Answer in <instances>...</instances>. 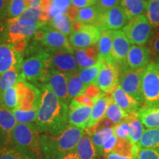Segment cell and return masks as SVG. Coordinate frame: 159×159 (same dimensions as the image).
Wrapping results in <instances>:
<instances>
[{"label": "cell", "mask_w": 159, "mask_h": 159, "mask_svg": "<svg viewBox=\"0 0 159 159\" xmlns=\"http://www.w3.org/2000/svg\"><path fill=\"white\" fill-rule=\"evenodd\" d=\"M69 107L57 97L50 87L41 85V100L35 126L39 133L61 134L68 126Z\"/></svg>", "instance_id": "obj_1"}, {"label": "cell", "mask_w": 159, "mask_h": 159, "mask_svg": "<svg viewBox=\"0 0 159 159\" xmlns=\"http://www.w3.org/2000/svg\"><path fill=\"white\" fill-rule=\"evenodd\" d=\"M84 130L68 125L61 134H43L40 136V145L44 159H63L76 150Z\"/></svg>", "instance_id": "obj_2"}, {"label": "cell", "mask_w": 159, "mask_h": 159, "mask_svg": "<svg viewBox=\"0 0 159 159\" xmlns=\"http://www.w3.org/2000/svg\"><path fill=\"white\" fill-rule=\"evenodd\" d=\"M11 147L30 159H44L40 145V135L33 124L17 123L12 133Z\"/></svg>", "instance_id": "obj_3"}, {"label": "cell", "mask_w": 159, "mask_h": 159, "mask_svg": "<svg viewBox=\"0 0 159 159\" xmlns=\"http://www.w3.org/2000/svg\"><path fill=\"white\" fill-rule=\"evenodd\" d=\"M51 55L50 52L44 48L24 60L21 67V75L23 81L27 80L34 84H39L48 71L47 61Z\"/></svg>", "instance_id": "obj_4"}, {"label": "cell", "mask_w": 159, "mask_h": 159, "mask_svg": "<svg viewBox=\"0 0 159 159\" xmlns=\"http://www.w3.org/2000/svg\"><path fill=\"white\" fill-rule=\"evenodd\" d=\"M33 39L35 41L50 52L66 51L75 54V49L71 45L66 35L49 25H45L40 27L35 33Z\"/></svg>", "instance_id": "obj_5"}, {"label": "cell", "mask_w": 159, "mask_h": 159, "mask_svg": "<svg viewBox=\"0 0 159 159\" xmlns=\"http://www.w3.org/2000/svg\"><path fill=\"white\" fill-rule=\"evenodd\" d=\"M122 31L130 43L144 46L152 36L153 27L146 16L142 15L129 21Z\"/></svg>", "instance_id": "obj_6"}, {"label": "cell", "mask_w": 159, "mask_h": 159, "mask_svg": "<svg viewBox=\"0 0 159 159\" xmlns=\"http://www.w3.org/2000/svg\"><path fill=\"white\" fill-rule=\"evenodd\" d=\"M142 94L144 105H159V69L156 62H150L142 77Z\"/></svg>", "instance_id": "obj_7"}, {"label": "cell", "mask_w": 159, "mask_h": 159, "mask_svg": "<svg viewBox=\"0 0 159 159\" xmlns=\"http://www.w3.org/2000/svg\"><path fill=\"white\" fill-rule=\"evenodd\" d=\"M144 69H134L127 66L120 67L119 85L125 92L139 102H144L142 94V77Z\"/></svg>", "instance_id": "obj_8"}, {"label": "cell", "mask_w": 159, "mask_h": 159, "mask_svg": "<svg viewBox=\"0 0 159 159\" xmlns=\"http://www.w3.org/2000/svg\"><path fill=\"white\" fill-rule=\"evenodd\" d=\"M40 27L41 26L39 25H21L18 17L8 19L6 21L0 35V42L2 43L3 41V43H13L22 40H27L35 35Z\"/></svg>", "instance_id": "obj_9"}, {"label": "cell", "mask_w": 159, "mask_h": 159, "mask_svg": "<svg viewBox=\"0 0 159 159\" xmlns=\"http://www.w3.org/2000/svg\"><path fill=\"white\" fill-rule=\"evenodd\" d=\"M120 67L114 62L104 61L99 71L95 84L105 94H112L119 85Z\"/></svg>", "instance_id": "obj_10"}, {"label": "cell", "mask_w": 159, "mask_h": 159, "mask_svg": "<svg viewBox=\"0 0 159 159\" xmlns=\"http://www.w3.org/2000/svg\"><path fill=\"white\" fill-rule=\"evenodd\" d=\"M128 19L121 6L103 11L99 15L95 26L101 31L119 30L128 24Z\"/></svg>", "instance_id": "obj_11"}, {"label": "cell", "mask_w": 159, "mask_h": 159, "mask_svg": "<svg viewBox=\"0 0 159 159\" xmlns=\"http://www.w3.org/2000/svg\"><path fill=\"white\" fill-rule=\"evenodd\" d=\"M68 74L49 70L43 78L41 84L48 85L61 101L69 105L71 98L68 93Z\"/></svg>", "instance_id": "obj_12"}, {"label": "cell", "mask_w": 159, "mask_h": 159, "mask_svg": "<svg viewBox=\"0 0 159 159\" xmlns=\"http://www.w3.org/2000/svg\"><path fill=\"white\" fill-rule=\"evenodd\" d=\"M47 65L49 70L59 71L68 75L78 70L74 53L69 52L57 51L51 52Z\"/></svg>", "instance_id": "obj_13"}, {"label": "cell", "mask_w": 159, "mask_h": 159, "mask_svg": "<svg viewBox=\"0 0 159 159\" xmlns=\"http://www.w3.org/2000/svg\"><path fill=\"white\" fill-rule=\"evenodd\" d=\"M101 35V30L95 25H84L80 30L71 33L69 41L73 48L84 49L98 43Z\"/></svg>", "instance_id": "obj_14"}, {"label": "cell", "mask_w": 159, "mask_h": 159, "mask_svg": "<svg viewBox=\"0 0 159 159\" xmlns=\"http://www.w3.org/2000/svg\"><path fill=\"white\" fill-rule=\"evenodd\" d=\"M16 84L20 95L19 104L17 108L22 111L39 108L41 100V91L39 89L26 81H19Z\"/></svg>", "instance_id": "obj_15"}, {"label": "cell", "mask_w": 159, "mask_h": 159, "mask_svg": "<svg viewBox=\"0 0 159 159\" xmlns=\"http://www.w3.org/2000/svg\"><path fill=\"white\" fill-rule=\"evenodd\" d=\"M113 47L111 59L119 67L126 66L127 57L130 49V43L122 30H111Z\"/></svg>", "instance_id": "obj_16"}, {"label": "cell", "mask_w": 159, "mask_h": 159, "mask_svg": "<svg viewBox=\"0 0 159 159\" xmlns=\"http://www.w3.org/2000/svg\"><path fill=\"white\" fill-rule=\"evenodd\" d=\"M93 107L80 104L72 99L69 106L68 122L71 126L85 130L91 118Z\"/></svg>", "instance_id": "obj_17"}, {"label": "cell", "mask_w": 159, "mask_h": 159, "mask_svg": "<svg viewBox=\"0 0 159 159\" xmlns=\"http://www.w3.org/2000/svg\"><path fill=\"white\" fill-rule=\"evenodd\" d=\"M17 123L12 111L0 107V148L11 147L12 133Z\"/></svg>", "instance_id": "obj_18"}, {"label": "cell", "mask_w": 159, "mask_h": 159, "mask_svg": "<svg viewBox=\"0 0 159 159\" xmlns=\"http://www.w3.org/2000/svg\"><path fill=\"white\" fill-rule=\"evenodd\" d=\"M151 57L152 53L149 47L133 45L127 57L126 66L134 69H145L150 63Z\"/></svg>", "instance_id": "obj_19"}, {"label": "cell", "mask_w": 159, "mask_h": 159, "mask_svg": "<svg viewBox=\"0 0 159 159\" xmlns=\"http://www.w3.org/2000/svg\"><path fill=\"white\" fill-rule=\"evenodd\" d=\"M23 54L16 52L11 43H0V75L14 66L21 67Z\"/></svg>", "instance_id": "obj_20"}, {"label": "cell", "mask_w": 159, "mask_h": 159, "mask_svg": "<svg viewBox=\"0 0 159 159\" xmlns=\"http://www.w3.org/2000/svg\"><path fill=\"white\" fill-rule=\"evenodd\" d=\"M111 97L116 104L128 114H137L141 108L142 103L125 92L119 85L113 91Z\"/></svg>", "instance_id": "obj_21"}, {"label": "cell", "mask_w": 159, "mask_h": 159, "mask_svg": "<svg viewBox=\"0 0 159 159\" xmlns=\"http://www.w3.org/2000/svg\"><path fill=\"white\" fill-rule=\"evenodd\" d=\"M75 57L78 69H83L96 64L99 60L97 46H91L84 49H75Z\"/></svg>", "instance_id": "obj_22"}, {"label": "cell", "mask_w": 159, "mask_h": 159, "mask_svg": "<svg viewBox=\"0 0 159 159\" xmlns=\"http://www.w3.org/2000/svg\"><path fill=\"white\" fill-rule=\"evenodd\" d=\"M111 100H112V97L105 93H102L98 98L95 99L91 118L89 119L86 128L97 125L105 118L108 107Z\"/></svg>", "instance_id": "obj_23"}, {"label": "cell", "mask_w": 159, "mask_h": 159, "mask_svg": "<svg viewBox=\"0 0 159 159\" xmlns=\"http://www.w3.org/2000/svg\"><path fill=\"white\" fill-rule=\"evenodd\" d=\"M137 116L145 128H159V105H143L139 110Z\"/></svg>", "instance_id": "obj_24"}, {"label": "cell", "mask_w": 159, "mask_h": 159, "mask_svg": "<svg viewBox=\"0 0 159 159\" xmlns=\"http://www.w3.org/2000/svg\"><path fill=\"white\" fill-rule=\"evenodd\" d=\"M120 4L128 21H130L146 13L148 2L145 0H121Z\"/></svg>", "instance_id": "obj_25"}, {"label": "cell", "mask_w": 159, "mask_h": 159, "mask_svg": "<svg viewBox=\"0 0 159 159\" xmlns=\"http://www.w3.org/2000/svg\"><path fill=\"white\" fill-rule=\"evenodd\" d=\"M76 152L79 159H97L98 152L91 137L84 131V134L80 139L77 145Z\"/></svg>", "instance_id": "obj_26"}, {"label": "cell", "mask_w": 159, "mask_h": 159, "mask_svg": "<svg viewBox=\"0 0 159 159\" xmlns=\"http://www.w3.org/2000/svg\"><path fill=\"white\" fill-rule=\"evenodd\" d=\"M113 47V37L111 30L101 31L97 49L99 52V59L106 62H113L111 59Z\"/></svg>", "instance_id": "obj_27"}, {"label": "cell", "mask_w": 159, "mask_h": 159, "mask_svg": "<svg viewBox=\"0 0 159 159\" xmlns=\"http://www.w3.org/2000/svg\"><path fill=\"white\" fill-rule=\"evenodd\" d=\"M21 80V67L19 66H14L0 75V96Z\"/></svg>", "instance_id": "obj_28"}, {"label": "cell", "mask_w": 159, "mask_h": 159, "mask_svg": "<svg viewBox=\"0 0 159 159\" xmlns=\"http://www.w3.org/2000/svg\"><path fill=\"white\" fill-rule=\"evenodd\" d=\"M19 91L17 84L8 89L0 96V107L8 109L11 111L19 107Z\"/></svg>", "instance_id": "obj_29"}, {"label": "cell", "mask_w": 159, "mask_h": 159, "mask_svg": "<svg viewBox=\"0 0 159 159\" xmlns=\"http://www.w3.org/2000/svg\"><path fill=\"white\" fill-rule=\"evenodd\" d=\"M137 146L141 149L159 148V128L144 130Z\"/></svg>", "instance_id": "obj_30"}, {"label": "cell", "mask_w": 159, "mask_h": 159, "mask_svg": "<svg viewBox=\"0 0 159 159\" xmlns=\"http://www.w3.org/2000/svg\"><path fill=\"white\" fill-rule=\"evenodd\" d=\"M101 13L102 12L96 5L81 8L79 10L75 21H78L85 25H95Z\"/></svg>", "instance_id": "obj_31"}, {"label": "cell", "mask_w": 159, "mask_h": 159, "mask_svg": "<svg viewBox=\"0 0 159 159\" xmlns=\"http://www.w3.org/2000/svg\"><path fill=\"white\" fill-rule=\"evenodd\" d=\"M130 125L129 140L134 144H137L144 131V125L138 118L137 114H129L126 119Z\"/></svg>", "instance_id": "obj_32"}, {"label": "cell", "mask_w": 159, "mask_h": 159, "mask_svg": "<svg viewBox=\"0 0 159 159\" xmlns=\"http://www.w3.org/2000/svg\"><path fill=\"white\" fill-rule=\"evenodd\" d=\"M48 24L52 27H53L57 31L61 32V33L66 35V36L71 35L72 21L66 13L56 16L52 18L49 21Z\"/></svg>", "instance_id": "obj_33"}, {"label": "cell", "mask_w": 159, "mask_h": 159, "mask_svg": "<svg viewBox=\"0 0 159 159\" xmlns=\"http://www.w3.org/2000/svg\"><path fill=\"white\" fill-rule=\"evenodd\" d=\"M79 76L78 70L69 75L68 78V93L71 99L82 94L86 88Z\"/></svg>", "instance_id": "obj_34"}, {"label": "cell", "mask_w": 159, "mask_h": 159, "mask_svg": "<svg viewBox=\"0 0 159 159\" xmlns=\"http://www.w3.org/2000/svg\"><path fill=\"white\" fill-rule=\"evenodd\" d=\"M104 61L99 59L96 64L83 69H78L79 76L85 85L95 83Z\"/></svg>", "instance_id": "obj_35"}, {"label": "cell", "mask_w": 159, "mask_h": 159, "mask_svg": "<svg viewBox=\"0 0 159 159\" xmlns=\"http://www.w3.org/2000/svg\"><path fill=\"white\" fill-rule=\"evenodd\" d=\"M114 134V128H103L97 130L94 134L90 136L99 156H102V146L105 141L109 137Z\"/></svg>", "instance_id": "obj_36"}, {"label": "cell", "mask_w": 159, "mask_h": 159, "mask_svg": "<svg viewBox=\"0 0 159 159\" xmlns=\"http://www.w3.org/2000/svg\"><path fill=\"white\" fill-rule=\"evenodd\" d=\"M128 113L123 111L118 105L116 104L112 98V100L111 101L108 107L105 118L110 119L114 124L117 125L125 120L128 116Z\"/></svg>", "instance_id": "obj_37"}, {"label": "cell", "mask_w": 159, "mask_h": 159, "mask_svg": "<svg viewBox=\"0 0 159 159\" xmlns=\"http://www.w3.org/2000/svg\"><path fill=\"white\" fill-rule=\"evenodd\" d=\"M146 16L154 29L159 27V0H149Z\"/></svg>", "instance_id": "obj_38"}, {"label": "cell", "mask_w": 159, "mask_h": 159, "mask_svg": "<svg viewBox=\"0 0 159 159\" xmlns=\"http://www.w3.org/2000/svg\"><path fill=\"white\" fill-rule=\"evenodd\" d=\"M39 108H33L28 111H22L20 109H14L12 113L14 115L18 123L22 124H32L36 121Z\"/></svg>", "instance_id": "obj_39"}, {"label": "cell", "mask_w": 159, "mask_h": 159, "mask_svg": "<svg viewBox=\"0 0 159 159\" xmlns=\"http://www.w3.org/2000/svg\"><path fill=\"white\" fill-rule=\"evenodd\" d=\"M71 5V0H52L49 11L50 20L57 15L66 13L67 10Z\"/></svg>", "instance_id": "obj_40"}, {"label": "cell", "mask_w": 159, "mask_h": 159, "mask_svg": "<svg viewBox=\"0 0 159 159\" xmlns=\"http://www.w3.org/2000/svg\"><path fill=\"white\" fill-rule=\"evenodd\" d=\"M27 8L25 0H11L7 16L9 19L19 17Z\"/></svg>", "instance_id": "obj_41"}, {"label": "cell", "mask_w": 159, "mask_h": 159, "mask_svg": "<svg viewBox=\"0 0 159 159\" xmlns=\"http://www.w3.org/2000/svg\"><path fill=\"white\" fill-rule=\"evenodd\" d=\"M41 13H42V9L41 7H27L24 11V13L19 17V20L29 19L35 21V23L39 24L41 25H45L41 21Z\"/></svg>", "instance_id": "obj_42"}, {"label": "cell", "mask_w": 159, "mask_h": 159, "mask_svg": "<svg viewBox=\"0 0 159 159\" xmlns=\"http://www.w3.org/2000/svg\"><path fill=\"white\" fill-rule=\"evenodd\" d=\"M0 159H30L13 147L0 148Z\"/></svg>", "instance_id": "obj_43"}, {"label": "cell", "mask_w": 159, "mask_h": 159, "mask_svg": "<svg viewBox=\"0 0 159 159\" xmlns=\"http://www.w3.org/2000/svg\"><path fill=\"white\" fill-rule=\"evenodd\" d=\"M114 135H116L118 139H129L130 136V125L126 119L122 122L115 125L114 127Z\"/></svg>", "instance_id": "obj_44"}, {"label": "cell", "mask_w": 159, "mask_h": 159, "mask_svg": "<svg viewBox=\"0 0 159 159\" xmlns=\"http://www.w3.org/2000/svg\"><path fill=\"white\" fill-rule=\"evenodd\" d=\"M149 45L152 56H153L156 63H159V31L152 35L149 41Z\"/></svg>", "instance_id": "obj_45"}, {"label": "cell", "mask_w": 159, "mask_h": 159, "mask_svg": "<svg viewBox=\"0 0 159 159\" xmlns=\"http://www.w3.org/2000/svg\"><path fill=\"white\" fill-rule=\"evenodd\" d=\"M137 159H159V148H139Z\"/></svg>", "instance_id": "obj_46"}, {"label": "cell", "mask_w": 159, "mask_h": 159, "mask_svg": "<svg viewBox=\"0 0 159 159\" xmlns=\"http://www.w3.org/2000/svg\"><path fill=\"white\" fill-rule=\"evenodd\" d=\"M121 0H96V5L101 12L118 6Z\"/></svg>", "instance_id": "obj_47"}, {"label": "cell", "mask_w": 159, "mask_h": 159, "mask_svg": "<svg viewBox=\"0 0 159 159\" xmlns=\"http://www.w3.org/2000/svg\"><path fill=\"white\" fill-rule=\"evenodd\" d=\"M83 94L86 95L87 97L94 101L95 99L100 96L102 92H100V89L95 83H92V84L87 85Z\"/></svg>", "instance_id": "obj_48"}, {"label": "cell", "mask_w": 159, "mask_h": 159, "mask_svg": "<svg viewBox=\"0 0 159 159\" xmlns=\"http://www.w3.org/2000/svg\"><path fill=\"white\" fill-rule=\"evenodd\" d=\"M117 141H118V138L116 135H113L111 137L105 141L102 146V156H105V155L110 153L114 150V148L116 146Z\"/></svg>", "instance_id": "obj_49"}, {"label": "cell", "mask_w": 159, "mask_h": 159, "mask_svg": "<svg viewBox=\"0 0 159 159\" xmlns=\"http://www.w3.org/2000/svg\"><path fill=\"white\" fill-rule=\"evenodd\" d=\"M71 5L77 8H84L96 5V0H71Z\"/></svg>", "instance_id": "obj_50"}, {"label": "cell", "mask_w": 159, "mask_h": 159, "mask_svg": "<svg viewBox=\"0 0 159 159\" xmlns=\"http://www.w3.org/2000/svg\"><path fill=\"white\" fill-rule=\"evenodd\" d=\"M73 99L76 101V102H79L80 104L88 105V106H91V107H93V105H94V103L93 99H90L89 97H87L86 95H85L84 94L79 95V96L75 97Z\"/></svg>", "instance_id": "obj_51"}, {"label": "cell", "mask_w": 159, "mask_h": 159, "mask_svg": "<svg viewBox=\"0 0 159 159\" xmlns=\"http://www.w3.org/2000/svg\"><path fill=\"white\" fill-rule=\"evenodd\" d=\"M10 2L11 0H0V20L7 15Z\"/></svg>", "instance_id": "obj_52"}, {"label": "cell", "mask_w": 159, "mask_h": 159, "mask_svg": "<svg viewBox=\"0 0 159 159\" xmlns=\"http://www.w3.org/2000/svg\"><path fill=\"white\" fill-rule=\"evenodd\" d=\"M105 158L106 159H133L132 157L122 156V155L116 153L114 152H111L110 153L105 155Z\"/></svg>", "instance_id": "obj_53"}, {"label": "cell", "mask_w": 159, "mask_h": 159, "mask_svg": "<svg viewBox=\"0 0 159 159\" xmlns=\"http://www.w3.org/2000/svg\"><path fill=\"white\" fill-rule=\"evenodd\" d=\"M63 159H79V156L76 150H75L74 152H71V153L66 156Z\"/></svg>", "instance_id": "obj_54"}, {"label": "cell", "mask_w": 159, "mask_h": 159, "mask_svg": "<svg viewBox=\"0 0 159 159\" xmlns=\"http://www.w3.org/2000/svg\"><path fill=\"white\" fill-rule=\"evenodd\" d=\"M3 27H4V25L0 21V35H1V33L2 32V30H3Z\"/></svg>", "instance_id": "obj_55"}, {"label": "cell", "mask_w": 159, "mask_h": 159, "mask_svg": "<svg viewBox=\"0 0 159 159\" xmlns=\"http://www.w3.org/2000/svg\"><path fill=\"white\" fill-rule=\"evenodd\" d=\"M157 64H158V69H159V63H157Z\"/></svg>", "instance_id": "obj_56"}, {"label": "cell", "mask_w": 159, "mask_h": 159, "mask_svg": "<svg viewBox=\"0 0 159 159\" xmlns=\"http://www.w3.org/2000/svg\"><path fill=\"white\" fill-rule=\"evenodd\" d=\"M99 159H106L105 158H99Z\"/></svg>", "instance_id": "obj_57"}]
</instances>
